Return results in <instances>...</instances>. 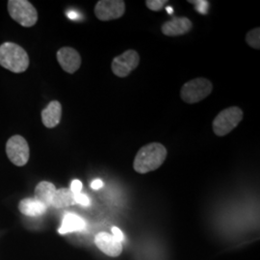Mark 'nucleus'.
<instances>
[{"label":"nucleus","mask_w":260,"mask_h":260,"mask_svg":"<svg viewBox=\"0 0 260 260\" xmlns=\"http://www.w3.org/2000/svg\"><path fill=\"white\" fill-rule=\"evenodd\" d=\"M94 243L96 247L109 256H119L122 251V245L112 234L101 233L94 237Z\"/></svg>","instance_id":"nucleus-10"},{"label":"nucleus","mask_w":260,"mask_h":260,"mask_svg":"<svg viewBox=\"0 0 260 260\" xmlns=\"http://www.w3.org/2000/svg\"><path fill=\"white\" fill-rule=\"evenodd\" d=\"M19 211L29 217H37L46 213L47 207L35 199H24L19 205Z\"/></svg>","instance_id":"nucleus-15"},{"label":"nucleus","mask_w":260,"mask_h":260,"mask_svg":"<svg viewBox=\"0 0 260 260\" xmlns=\"http://www.w3.org/2000/svg\"><path fill=\"white\" fill-rule=\"evenodd\" d=\"M260 29L259 28H254L251 30L250 32L247 33L246 35V41L247 44L255 49L260 48Z\"/></svg>","instance_id":"nucleus-17"},{"label":"nucleus","mask_w":260,"mask_h":260,"mask_svg":"<svg viewBox=\"0 0 260 260\" xmlns=\"http://www.w3.org/2000/svg\"><path fill=\"white\" fill-rule=\"evenodd\" d=\"M125 12V3L122 0H101L94 7L96 18L103 21L120 19Z\"/></svg>","instance_id":"nucleus-8"},{"label":"nucleus","mask_w":260,"mask_h":260,"mask_svg":"<svg viewBox=\"0 0 260 260\" xmlns=\"http://www.w3.org/2000/svg\"><path fill=\"white\" fill-rule=\"evenodd\" d=\"M29 56L22 47L14 43L0 46V66L15 74L25 72L29 67Z\"/></svg>","instance_id":"nucleus-2"},{"label":"nucleus","mask_w":260,"mask_h":260,"mask_svg":"<svg viewBox=\"0 0 260 260\" xmlns=\"http://www.w3.org/2000/svg\"><path fill=\"white\" fill-rule=\"evenodd\" d=\"M62 118V105L57 101L48 103L42 111V121L47 128H53L59 124Z\"/></svg>","instance_id":"nucleus-12"},{"label":"nucleus","mask_w":260,"mask_h":260,"mask_svg":"<svg viewBox=\"0 0 260 260\" xmlns=\"http://www.w3.org/2000/svg\"><path fill=\"white\" fill-rule=\"evenodd\" d=\"M57 60L68 74H75L81 66V57L73 47H62L57 52Z\"/></svg>","instance_id":"nucleus-9"},{"label":"nucleus","mask_w":260,"mask_h":260,"mask_svg":"<svg viewBox=\"0 0 260 260\" xmlns=\"http://www.w3.org/2000/svg\"><path fill=\"white\" fill-rule=\"evenodd\" d=\"M139 53L133 49H128L113 59L112 72L118 77H126L139 66Z\"/></svg>","instance_id":"nucleus-7"},{"label":"nucleus","mask_w":260,"mask_h":260,"mask_svg":"<svg viewBox=\"0 0 260 260\" xmlns=\"http://www.w3.org/2000/svg\"><path fill=\"white\" fill-rule=\"evenodd\" d=\"M71 192L74 194V195H77L79 193H81V190H82V182L78 179H75L72 184H71Z\"/></svg>","instance_id":"nucleus-21"},{"label":"nucleus","mask_w":260,"mask_h":260,"mask_svg":"<svg viewBox=\"0 0 260 260\" xmlns=\"http://www.w3.org/2000/svg\"><path fill=\"white\" fill-rule=\"evenodd\" d=\"M189 3H193L195 6V9L198 11V13L202 14V15H206L208 13L209 10V2L208 1H203V0H196V1H192L189 0Z\"/></svg>","instance_id":"nucleus-18"},{"label":"nucleus","mask_w":260,"mask_h":260,"mask_svg":"<svg viewBox=\"0 0 260 260\" xmlns=\"http://www.w3.org/2000/svg\"><path fill=\"white\" fill-rule=\"evenodd\" d=\"M75 196V204H78V205H83V206H89L90 205V199L88 198V196L82 194V193H79L77 195Z\"/></svg>","instance_id":"nucleus-20"},{"label":"nucleus","mask_w":260,"mask_h":260,"mask_svg":"<svg viewBox=\"0 0 260 260\" xmlns=\"http://www.w3.org/2000/svg\"><path fill=\"white\" fill-rule=\"evenodd\" d=\"M212 90L211 81L200 77L186 82L180 90V96L184 103L195 104L206 99L212 93Z\"/></svg>","instance_id":"nucleus-3"},{"label":"nucleus","mask_w":260,"mask_h":260,"mask_svg":"<svg viewBox=\"0 0 260 260\" xmlns=\"http://www.w3.org/2000/svg\"><path fill=\"white\" fill-rule=\"evenodd\" d=\"M243 120V111L237 106H233L220 112L212 122L214 133L223 137L232 132Z\"/></svg>","instance_id":"nucleus-5"},{"label":"nucleus","mask_w":260,"mask_h":260,"mask_svg":"<svg viewBox=\"0 0 260 260\" xmlns=\"http://www.w3.org/2000/svg\"><path fill=\"white\" fill-rule=\"evenodd\" d=\"M168 3L167 0H148L146 1V5L149 10L158 12L164 8V5Z\"/></svg>","instance_id":"nucleus-19"},{"label":"nucleus","mask_w":260,"mask_h":260,"mask_svg":"<svg viewBox=\"0 0 260 260\" xmlns=\"http://www.w3.org/2000/svg\"><path fill=\"white\" fill-rule=\"evenodd\" d=\"M86 226V223L83 219L74 213L66 214L63 218V222L59 229V233L66 234L75 232H81Z\"/></svg>","instance_id":"nucleus-13"},{"label":"nucleus","mask_w":260,"mask_h":260,"mask_svg":"<svg viewBox=\"0 0 260 260\" xmlns=\"http://www.w3.org/2000/svg\"><path fill=\"white\" fill-rule=\"evenodd\" d=\"M68 16H69V18H70L71 19H78V14H77V13H75V12H74V11L70 12V13L68 14Z\"/></svg>","instance_id":"nucleus-24"},{"label":"nucleus","mask_w":260,"mask_h":260,"mask_svg":"<svg viewBox=\"0 0 260 260\" xmlns=\"http://www.w3.org/2000/svg\"><path fill=\"white\" fill-rule=\"evenodd\" d=\"M6 154L14 165L18 167L24 166L30 156L27 141L20 135L12 136L6 143Z\"/></svg>","instance_id":"nucleus-6"},{"label":"nucleus","mask_w":260,"mask_h":260,"mask_svg":"<svg viewBox=\"0 0 260 260\" xmlns=\"http://www.w3.org/2000/svg\"><path fill=\"white\" fill-rule=\"evenodd\" d=\"M193 28L192 21L187 18H174L169 21H166L162 27V33L168 37H177L187 34Z\"/></svg>","instance_id":"nucleus-11"},{"label":"nucleus","mask_w":260,"mask_h":260,"mask_svg":"<svg viewBox=\"0 0 260 260\" xmlns=\"http://www.w3.org/2000/svg\"><path fill=\"white\" fill-rule=\"evenodd\" d=\"M167 157V149L160 143H150L138 150L133 168L139 174H148L161 167Z\"/></svg>","instance_id":"nucleus-1"},{"label":"nucleus","mask_w":260,"mask_h":260,"mask_svg":"<svg viewBox=\"0 0 260 260\" xmlns=\"http://www.w3.org/2000/svg\"><path fill=\"white\" fill-rule=\"evenodd\" d=\"M55 192L56 187L53 183L48 181H42L36 186L34 199L48 207L49 205H51Z\"/></svg>","instance_id":"nucleus-14"},{"label":"nucleus","mask_w":260,"mask_h":260,"mask_svg":"<svg viewBox=\"0 0 260 260\" xmlns=\"http://www.w3.org/2000/svg\"><path fill=\"white\" fill-rule=\"evenodd\" d=\"M7 6L11 18L23 27H32L36 24L37 10L27 0H9Z\"/></svg>","instance_id":"nucleus-4"},{"label":"nucleus","mask_w":260,"mask_h":260,"mask_svg":"<svg viewBox=\"0 0 260 260\" xmlns=\"http://www.w3.org/2000/svg\"><path fill=\"white\" fill-rule=\"evenodd\" d=\"M112 235L120 243L123 241V239H124L123 233H121V230L119 228H117V226H113L112 228Z\"/></svg>","instance_id":"nucleus-22"},{"label":"nucleus","mask_w":260,"mask_h":260,"mask_svg":"<svg viewBox=\"0 0 260 260\" xmlns=\"http://www.w3.org/2000/svg\"><path fill=\"white\" fill-rule=\"evenodd\" d=\"M103 186V180H101V179H95V180H93V182H92V184H91V187L93 188V190H99V189H101Z\"/></svg>","instance_id":"nucleus-23"},{"label":"nucleus","mask_w":260,"mask_h":260,"mask_svg":"<svg viewBox=\"0 0 260 260\" xmlns=\"http://www.w3.org/2000/svg\"><path fill=\"white\" fill-rule=\"evenodd\" d=\"M75 205V196L70 189L61 188L56 190L51 205L55 208H64Z\"/></svg>","instance_id":"nucleus-16"}]
</instances>
